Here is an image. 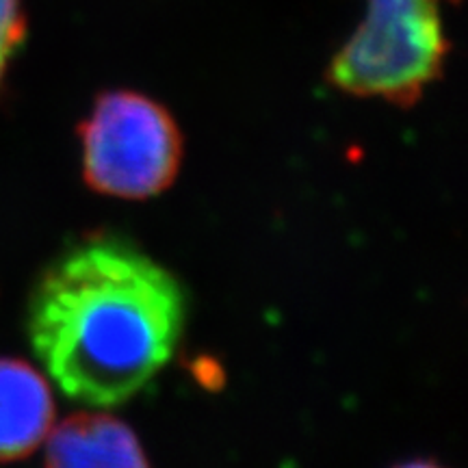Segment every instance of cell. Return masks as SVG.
<instances>
[{"label": "cell", "instance_id": "obj_1", "mask_svg": "<svg viewBox=\"0 0 468 468\" xmlns=\"http://www.w3.org/2000/svg\"><path fill=\"white\" fill-rule=\"evenodd\" d=\"M178 278L137 245L93 234L50 262L28 302L33 351L63 395L120 406L172 360L185 330Z\"/></svg>", "mask_w": 468, "mask_h": 468}, {"label": "cell", "instance_id": "obj_2", "mask_svg": "<svg viewBox=\"0 0 468 468\" xmlns=\"http://www.w3.org/2000/svg\"><path fill=\"white\" fill-rule=\"evenodd\" d=\"M449 0H367L365 17L330 63V83L358 98L412 107L442 74Z\"/></svg>", "mask_w": 468, "mask_h": 468}, {"label": "cell", "instance_id": "obj_3", "mask_svg": "<svg viewBox=\"0 0 468 468\" xmlns=\"http://www.w3.org/2000/svg\"><path fill=\"white\" fill-rule=\"evenodd\" d=\"M79 134L83 178L102 196L148 200L169 189L183 165V133L172 113L144 93H101Z\"/></svg>", "mask_w": 468, "mask_h": 468}, {"label": "cell", "instance_id": "obj_4", "mask_svg": "<svg viewBox=\"0 0 468 468\" xmlns=\"http://www.w3.org/2000/svg\"><path fill=\"white\" fill-rule=\"evenodd\" d=\"M46 468H150L124 420L109 414H74L52 431Z\"/></svg>", "mask_w": 468, "mask_h": 468}, {"label": "cell", "instance_id": "obj_5", "mask_svg": "<svg viewBox=\"0 0 468 468\" xmlns=\"http://www.w3.org/2000/svg\"><path fill=\"white\" fill-rule=\"evenodd\" d=\"M55 420V399L42 373L28 362L0 358V462L27 458Z\"/></svg>", "mask_w": 468, "mask_h": 468}, {"label": "cell", "instance_id": "obj_6", "mask_svg": "<svg viewBox=\"0 0 468 468\" xmlns=\"http://www.w3.org/2000/svg\"><path fill=\"white\" fill-rule=\"evenodd\" d=\"M27 17L22 0H0V83L7 72L11 58L25 42Z\"/></svg>", "mask_w": 468, "mask_h": 468}, {"label": "cell", "instance_id": "obj_7", "mask_svg": "<svg viewBox=\"0 0 468 468\" xmlns=\"http://www.w3.org/2000/svg\"><path fill=\"white\" fill-rule=\"evenodd\" d=\"M395 468H444V466L436 464V462H431V460H412V462H406V464H399Z\"/></svg>", "mask_w": 468, "mask_h": 468}]
</instances>
